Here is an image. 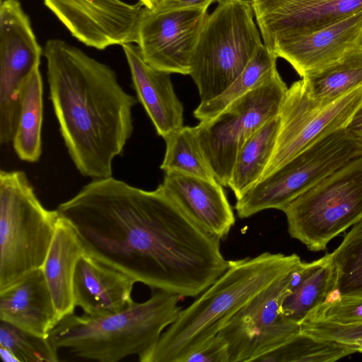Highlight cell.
<instances>
[{
	"label": "cell",
	"instance_id": "6da1fadb",
	"mask_svg": "<svg viewBox=\"0 0 362 362\" xmlns=\"http://www.w3.org/2000/svg\"><path fill=\"white\" fill-rule=\"evenodd\" d=\"M88 255L151 289L200 295L228 267L221 239L192 220L160 184L152 191L93 179L57 209Z\"/></svg>",
	"mask_w": 362,
	"mask_h": 362
},
{
	"label": "cell",
	"instance_id": "7a4b0ae2",
	"mask_svg": "<svg viewBox=\"0 0 362 362\" xmlns=\"http://www.w3.org/2000/svg\"><path fill=\"white\" fill-rule=\"evenodd\" d=\"M49 99L69 156L83 176L112 177L115 158L133 132L138 99L115 71L60 39L45 43Z\"/></svg>",
	"mask_w": 362,
	"mask_h": 362
},
{
	"label": "cell",
	"instance_id": "3957f363",
	"mask_svg": "<svg viewBox=\"0 0 362 362\" xmlns=\"http://www.w3.org/2000/svg\"><path fill=\"white\" fill-rule=\"evenodd\" d=\"M296 254L265 252L228 260L225 272L163 332L140 362H185L218 334L230 318L262 291L295 270Z\"/></svg>",
	"mask_w": 362,
	"mask_h": 362
},
{
	"label": "cell",
	"instance_id": "277c9868",
	"mask_svg": "<svg viewBox=\"0 0 362 362\" xmlns=\"http://www.w3.org/2000/svg\"><path fill=\"white\" fill-rule=\"evenodd\" d=\"M181 298L154 289L148 300L134 301L114 314L101 317L71 314L59 320L49 332L48 339L57 351L68 349L80 358L116 362L137 355L139 361L177 319Z\"/></svg>",
	"mask_w": 362,
	"mask_h": 362
},
{
	"label": "cell",
	"instance_id": "5b68a950",
	"mask_svg": "<svg viewBox=\"0 0 362 362\" xmlns=\"http://www.w3.org/2000/svg\"><path fill=\"white\" fill-rule=\"evenodd\" d=\"M60 214L46 209L21 170L0 172V291L42 269Z\"/></svg>",
	"mask_w": 362,
	"mask_h": 362
},
{
	"label": "cell",
	"instance_id": "8992f818",
	"mask_svg": "<svg viewBox=\"0 0 362 362\" xmlns=\"http://www.w3.org/2000/svg\"><path fill=\"white\" fill-rule=\"evenodd\" d=\"M201 32L189 76L201 103L225 91L263 44L250 0H218Z\"/></svg>",
	"mask_w": 362,
	"mask_h": 362
},
{
	"label": "cell",
	"instance_id": "52a82bcc",
	"mask_svg": "<svg viewBox=\"0 0 362 362\" xmlns=\"http://www.w3.org/2000/svg\"><path fill=\"white\" fill-rule=\"evenodd\" d=\"M282 211L291 238L311 251L325 250L334 238L362 221V156L301 194Z\"/></svg>",
	"mask_w": 362,
	"mask_h": 362
},
{
	"label": "cell",
	"instance_id": "ba28073f",
	"mask_svg": "<svg viewBox=\"0 0 362 362\" xmlns=\"http://www.w3.org/2000/svg\"><path fill=\"white\" fill-rule=\"evenodd\" d=\"M361 156L362 145L346 128L334 132L259 180L237 199V215L245 218L266 209L282 211L301 194Z\"/></svg>",
	"mask_w": 362,
	"mask_h": 362
},
{
	"label": "cell",
	"instance_id": "9c48e42d",
	"mask_svg": "<svg viewBox=\"0 0 362 362\" xmlns=\"http://www.w3.org/2000/svg\"><path fill=\"white\" fill-rule=\"evenodd\" d=\"M288 87L278 71L195 130L216 180L228 186L237 154L264 123L279 115Z\"/></svg>",
	"mask_w": 362,
	"mask_h": 362
},
{
	"label": "cell",
	"instance_id": "30bf717a",
	"mask_svg": "<svg viewBox=\"0 0 362 362\" xmlns=\"http://www.w3.org/2000/svg\"><path fill=\"white\" fill-rule=\"evenodd\" d=\"M361 105L362 86L321 107L308 96L302 79L293 83L280 108L276 144L261 179L327 135L346 128Z\"/></svg>",
	"mask_w": 362,
	"mask_h": 362
},
{
	"label": "cell",
	"instance_id": "8fae6325",
	"mask_svg": "<svg viewBox=\"0 0 362 362\" xmlns=\"http://www.w3.org/2000/svg\"><path fill=\"white\" fill-rule=\"evenodd\" d=\"M295 270L259 293L218 333L227 346L228 362L256 361L300 332V325L281 313Z\"/></svg>",
	"mask_w": 362,
	"mask_h": 362
},
{
	"label": "cell",
	"instance_id": "7c38bea8",
	"mask_svg": "<svg viewBox=\"0 0 362 362\" xmlns=\"http://www.w3.org/2000/svg\"><path fill=\"white\" fill-rule=\"evenodd\" d=\"M40 45L19 0L0 4V144L13 141L20 110L22 86L40 65Z\"/></svg>",
	"mask_w": 362,
	"mask_h": 362
},
{
	"label": "cell",
	"instance_id": "4fadbf2b",
	"mask_svg": "<svg viewBox=\"0 0 362 362\" xmlns=\"http://www.w3.org/2000/svg\"><path fill=\"white\" fill-rule=\"evenodd\" d=\"M208 16V8L157 11L144 7L135 43L144 59L153 68L170 74L189 75Z\"/></svg>",
	"mask_w": 362,
	"mask_h": 362
},
{
	"label": "cell",
	"instance_id": "5bb4252c",
	"mask_svg": "<svg viewBox=\"0 0 362 362\" xmlns=\"http://www.w3.org/2000/svg\"><path fill=\"white\" fill-rule=\"evenodd\" d=\"M72 36L88 47L104 49L135 43L144 6L122 0H43Z\"/></svg>",
	"mask_w": 362,
	"mask_h": 362
},
{
	"label": "cell",
	"instance_id": "9a60e30c",
	"mask_svg": "<svg viewBox=\"0 0 362 362\" xmlns=\"http://www.w3.org/2000/svg\"><path fill=\"white\" fill-rule=\"evenodd\" d=\"M264 45L310 33L362 10V0H250Z\"/></svg>",
	"mask_w": 362,
	"mask_h": 362
},
{
	"label": "cell",
	"instance_id": "2e32d148",
	"mask_svg": "<svg viewBox=\"0 0 362 362\" xmlns=\"http://www.w3.org/2000/svg\"><path fill=\"white\" fill-rule=\"evenodd\" d=\"M166 194L197 224L223 240L235 223L232 207L221 185L178 171H167L160 184Z\"/></svg>",
	"mask_w": 362,
	"mask_h": 362
},
{
	"label": "cell",
	"instance_id": "e0dca14e",
	"mask_svg": "<svg viewBox=\"0 0 362 362\" xmlns=\"http://www.w3.org/2000/svg\"><path fill=\"white\" fill-rule=\"evenodd\" d=\"M362 32V10L334 23L276 45L273 53L303 77L334 62L357 46Z\"/></svg>",
	"mask_w": 362,
	"mask_h": 362
},
{
	"label": "cell",
	"instance_id": "ac0fdd59",
	"mask_svg": "<svg viewBox=\"0 0 362 362\" xmlns=\"http://www.w3.org/2000/svg\"><path fill=\"white\" fill-rule=\"evenodd\" d=\"M134 279L87 253L78 259L73 279L74 304L90 317L120 312L134 300Z\"/></svg>",
	"mask_w": 362,
	"mask_h": 362
},
{
	"label": "cell",
	"instance_id": "d6986e66",
	"mask_svg": "<svg viewBox=\"0 0 362 362\" xmlns=\"http://www.w3.org/2000/svg\"><path fill=\"white\" fill-rule=\"evenodd\" d=\"M137 99L144 107L157 134L165 139L183 127L184 107L168 72L158 70L143 58L137 45H122Z\"/></svg>",
	"mask_w": 362,
	"mask_h": 362
},
{
	"label": "cell",
	"instance_id": "ffe728a7",
	"mask_svg": "<svg viewBox=\"0 0 362 362\" xmlns=\"http://www.w3.org/2000/svg\"><path fill=\"white\" fill-rule=\"evenodd\" d=\"M61 320L42 269L0 291V320L33 335L48 338Z\"/></svg>",
	"mask_w": 362,
	"mask_h": 362
},
{
	"label": "cell",
	"instance_id": "44dd1931",
	"mask_svg": "<svg viewBox=\"0 0 362 362\" xmlns=\"http://www.w3.org/2000/svg\"><path fill=\"white\" fill-rule=\"evenodd\" d=\"M84 253L75 230L61 216L42 267L61 319L74 314L76 308L73 295L74 274L78 258Z\"/></svg>",
	"mask_w": 362,
	"mask_h": 362
},
{
	"label": "cell",
	"instance_id": "7402d4cb",
	"mask_svg": "<svg viewBox=\"0 0 362 362\" xmlns=\"http://www.w3.org/2000/svg\"><path fill=\"white\" fill-rule=\"evenodd\" d=\"M335 277L330 253L311 262H302L294 272L291 292L282 303V315L300 325L327 301L334 289Z\"/></svg>",
	"mask_w": 362,
	"mask_h": 362
},
{
	"label": "cell",
	"instance_id": "603a6c76",
	"mask_svg": "<svg viewBox=\"0 0 362 362\" xmlns=\"http://www.w3.org/2000/svg\"><path fill=\"white\" fill-rule=\"evenodd\" d=\"M308 96L327 105L362 86V49L357 46L328 65L302 77Z\"/></svg>",
	"mask_w": 362,
	"mask_h": 362
},
{
	"label": "cell",
	"instance_id": "cb8c5ba5",
	"mask_svg": "<svg viewBox=\"0 0 362 362\" xmlns=\"http://www.w3.org/2000/svg\"><path fill=\"white\" fill-rule=\"evenodd\" d=\"M42 89L39 66L32 71L22 86L18 124L12 141L18 157L29 163L38 161L42 153Z\"/></svg>",
	"mask_w": 362,
	"mask_h": 362
},
{
	"label": "cell",
	"instance_id": "d4e9b609",
	"mask_svg": "<svg viewBox=\"0 0 362 362\" xmlns=\"http://www.w3.org/2000/svg\"><path fill=\"white\" fill-rule=\"evenodd\" d=\"M279 124V115L268 120L239 150L228 184L236 199L262 178L273 153Z\"/></svg>",
	"mask_w": 362,
	"mask_h": 362
},
{
	"label": "cell",
	"instance_id": "484cf974",
	"mask_svg": "<svg viewBox=\"0 0 362 362\" xmlns=\"http://www.w3.org/2000/svg\"><path fill=\"white\" fill-rule=\"evenodd\" d=\"M277 57L262 44L238 77L216 98L199 103L194 110V117L199 122L209 121L224 111L233 103L243 97L276 71Z\"/></svg>",
	"mask_w": 362,
	"mask_h": 362
},
{
	"label": "cell",
	"instance_id": "4316f807",
	"mask_svg": "<svg viewBox=\"0 0 362 362\" xmlns=\"http://www.w3.org/2000/svg\"><path fill=\"white\" fill-rule=\"evenodd\" d=\"M163 139L165 152L160 166L161 170L216 180L194 127L183 126Z\"/></svg>",
	"mask_w": 362,
	"mask_h": 362
},
{
	"label": "cell",
	"instance_id": "83f0119b",
	"mask_svg": "<svg viewBox=\"0 0 362 362\" xmlns=\"http://www.w3.org/2000/svg\"><path fill=\"white\" fill-rule=\"evenodd\" d=\"M355 352L352 348L341 343L300 332L256 361L333 362Z\"/></svg>",
	"mask_w": 362,
	"mask_h": 362
},
{
	"label": "cell",
	"instance_id": "f1b7e54d",
	"mask_svg": "<svg viewBox=\"0 0 362 362\" xmlns=\"http://www.w3.org/2000/svg\"><path fill=\"white\" fill-rule=\"evenodd\" d=\"M330 254L336 277L334 289L328 298L362 296V221L352 226L341 244Z\"/></svg>",
	"mask_w": 362,
	"mask_h": 362
},
{
	"label": "cell",
	"instance_id": "f546056e",
	"mask_svg": "<svg viewBox=\"0 0 362 362\" xmlns=\"http://www.w3.org/2000/svg\"><path fill=\"white\" fill-rule=\"evenodd\" d=\"M0 354L5 362H56L57 350L48 338L27 332L1 320Z\"/></svg>",
	"mask_w": 362,
	"mask_h": 362
},
{
	"label": "cell",
	"instance_id": "4dcf8cb0",
	"mask_svg": "<svg viewBox=\"0 0 362 362\" xmlns=\"http://www.w3.org/2000/svg\"><path fill=\"white\" fill-rule=\"evenodd\" d=\"M306 320L326 321L341 325L361 323L362 296L329 298L305 320Z\"/></svg>",
	"mask_w": 362,
	"mask_h": 362
},
{
	"label": "cell",
	"instance_id": "1f68e13d",
	"mask_svg": "<svg viewBox=\"0 0 362 362\" xmlns=\"http://www.w3.org/2000/svg\"><path fill=\"white\" fill-rule=\"evenodd\" d=\"M300 332L316 337L341 343L362 352V322L341 325L320 320H306L300 323Z\"/></svg>",
	"mask_w": 362,
	"mask_h": 362
},
{
	"label": "cell",
	"instance_id": "d6a6232c",
	"mask_svg": "<svg viewBox=\"0 0 362 362\" xmlns=\"http://www.w3.org/2000/svg\"><path fill=\"white\" fill-rule=\"evenodd\" d=\"M185 362H228L227 346L217 334L190 354Z\"/></svg>",
	"mask_w": 362,
	"mask_h": 362
},
{
	"label": "cell",
	"instance_id": "836d02e7",
	"mask_svg": "<svg viewBox=\"0 0 362 362\" xmlns=\"http://www.w3.org/2000/svg\"><path fill=\"white\" fill-rule=\"evenodd\" d=\"M218 0H164L156 8L157 11H170L191 8H208Z\"/></svg>",
	"mask_w": 362,
	"mask_h": 362
},
{
	"label": "cell",
	"instance_id": "e575fe53",
	"mask_svg": "<svg viewBox=\"0 0 362 362\" xmlns=\"http://www.w3.org/2000/svg\"><path fill=\"white\" fill-rule=\"evenodd\" d=\"M346 129L362 145V105L354 115Z\"/></svg>",
	"mask_w": 362,
	"mask_h": 362
},
{
	"label": "cell",
	"instance_id": "d590c367",
	"mask_svg": "<svg viewBox=\"0 0 362 362\" xmlns=\"http://www.w3.org/2000/svg\"><path fill=\"white\" fill-rule=\"evenodd\" d=\"M142 6L149 10H153L159 6L164 0H139Z\"/></svg>",
	"mask_w": 362,
	"mask_h": 362
},
{
	"label": "cell",
	"instance_id": "8d00e7d4",
	"mask_svg": "<svg viewBox=\"0 0 362 362\" xmlns=\"http://www.w3.org/2000/svg\"><path fill=\"white\" fill-rule=\"evenodd\" d=\"M357 47L360 49H362V32L358 37V42H357Z\"/></svg>",
	"mask_w": 362,
	"mask_h": 362
},
{
	"label": "cell",
	"instance_id": "74e56055",
	"mask_svg": "<svg viewBox=\"0 0 362 362\" xmlns=\"http://www.w3.org/2000/svg\"><path fill=\"white\" fill-rule=\"evenodd\" d=\"M3 0H1V1H2Z\"/></svg>",
	"mask_w": 362,
	"mask_h": 362
}]
</instances>
